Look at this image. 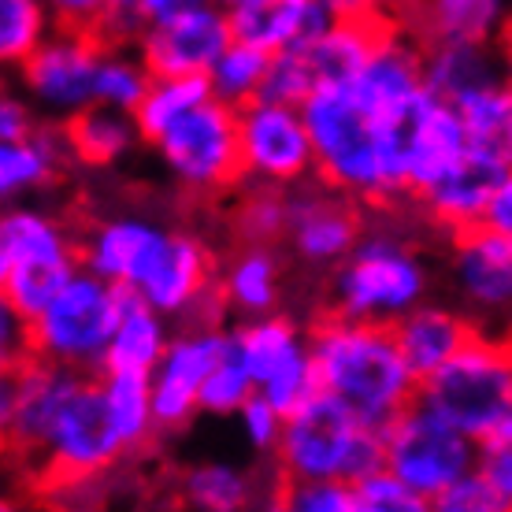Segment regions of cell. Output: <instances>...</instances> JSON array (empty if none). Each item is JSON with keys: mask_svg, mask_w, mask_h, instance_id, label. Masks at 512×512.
Here are the masks:
<instances>
[{"mask_svg": "<svg viewBox=\"0 0 512 512\" xmlns=\"http://www.w3.org/2000/svg\"><path fill=\"white\" fill-rule=\"evenodd\" d=\"M231 331L219 323H186L171 334L164 360L156 364L153 409L160 431H182L193 416H201V386L219 364Z\"/></svg>", "mask_w": 512, "mask_h": 512, "instance_id": "cell-15", "label": "cell"}, {"mask_svg": "<svg viewBox=\"0 0 512 512\" xmlns=\"http://www.w3.org/2000/svg\"><path fill=\"white\" fill-rule=\"evenodd\" d=\"M153 149L164 160L167 175L197 197L231 193L245 182L238 108H231L219 97H208L205 104H197L182 119H175L153 141Z\"/></svg>", "mask_w": 512, "mask_h": 512, "instance_id": "cell-10", "label": "cell"}, {"mask_svg": "<svg viewBox=\"0 0 512 512\" xmlns=\"http://www.w3.org/2000/svg\"><path fill=\"white\" fill-rule=\"evenodd\" d=\"M97 383H101L108 420L116 427V435L123 438L127 453H138V449L149 446L153 435L160 431L153 409V379L141 372H112V368H104L97 375Z\"/></svg>", "mask_w": 512, "mask_h": 512, "instance_id": "cell-31", "label": "cell"}, {"mask_svg": "<svg viewBox=\"0 0 512 512\" xmlns=\"http://www.w3.org/2000/svg\"><path fill=\"white\" fill-rule=\"evenodd\" d=\"M82 268L78 238L64 219L23 201L8 205L0 219V297L4 305L34 320Z\"/></svg>", "mask_w": 512, "mask_h": 512, "instance_id": "cell-6", "label": "cell"}, {"mask_svg": "<svg viewBox=\"0 0 512 512\" xmlns=\"http://www.w3.org/2000/svg\"><path fill=\"white\" fill-rule=\"evenodd\" d=\"M316 149V182L346 193L364 208L405 201L390 171L379 116H372L346 86H323L301 104Z\"/></svg>", "mask_w": 512, "mask_h": 512, "instance_id": "cell-3", "label": "cell"}, {"mask_svg": "<svg viewBox=\"0 0 512 512\" xmlns=\"http://www.w3.org/2000/svg\"><path fill=\"white\" fill-rule=\"evenodd\" d=\"M431 271L420 249L397 231L368 227L360 245L331 271L327 282V312L349 320L390 323L427 301Z\"/></svg>", "mask_w": 512, "mask_h": 512, "instance_id": "cell-5", "label": "cell"}, {"mask_svg": "<svg viewBox=\"0 0 512 512\" xmlns=\"http://www.w3.org/2000/svg\"><path fill=\"white\" fill-rule=\"evenodd\" d=\"M104 41L90 30L56 26L45 45L34 49L19 71V90L41 112L45 123H71L78 112L97 104V67Z\"/></svg>", "mask_w": 512, "mask_h": 512, "instance_id": "cell-12", "label": "cell"}, {"mask_svg": "<svg viewBox=\"0 0 512 512\" xmlns=\"http://www.w3.org/2000/svg\"><path fill=\"white\" fill-rule=\"evenodd\" d=\"M498 56H501V75H505V82L512 86V15H509V23L501 26V34H498Z\"/></svg>", "mask_w": 512, "mask_h": 512, "instance_id": "cell-50", "label": "cell"}, {"mask_svg": "<svg viewBox=\"0 0 512 512\" xmlns=\"http://www.w3.org/2000/svg\"><path fill=\"white\" fill-rule=\"evenodd\" d=\"M320 390L338 397L364 423L383 431L420 397V375L405 360L390 323L323 312L308 331Z\"/></svg>", "mask_w": 512, "mask_h": 512, "instance_id": "cell-2", "label": "cell"}, {"mask_svg": "<svg viewBox=\"0 0 512 512\" xmlns=\"http://www.w3.org/2000/svg\"><path fill=\"white\" fill-rule=\"evenodd\" d=\"M386 23L390 19H331L316 38L294 45L305 60L312 82H316V90L353 82V75L372 56Z\"/></svg>", "mask_w": 512, "mask_h": 512, "instance_id": "cell-24", "label": "cell"}, {"mask_svg": "<svg viewBox=\"0 0 512 512\" xmlns=\"http://www.w3.org/2000/svg\"><path fill=\"white\" fill-rule=\"evenodd\" d=\"M368 231L364 223V205L331 190V186H294L290 190V253L305 268L334 271L360 245Z\"/></svg>", "mask_w": 512, "mask_h": 512, "instance_id": "cell-16", "label": "cell"}, {"mask_svg": "<svg viewBox=\"0 0 512 512\" xmlns=\"http://www.w3.org/2000/svg\"><path fill=\"white\" fill-rule=\"evenodd\" d=\"M153 78L156 75L134 45H104L101 67H97V104H108L119 112H138Z\"/></svg>", "mask_w": 512, "mask_h": 512, "instance_id": "cell-35", "label": "cell"}, {"mask_svg": "<svg viewBox=\"0 0 512 512\" xmlns=\"http://www.w3.org/2000/svg\"><path fill=\"white\" fill-rule=\"evenodd\" d=\"M45 119L41 112L30 104L23 90L19 93H4V101H0V141H15V138H26V134H34Z\"/></svg>", "mask_w": 512, "mask_h": 512, "instance_id": "cell-44", "label": "cell"}, {"mask_svg": "<svg viewBox=\"0 0 512 512\" xmlns=\"http://www.w3.org/2000/svg\"><path fill=\"white\" fill-rule=\"evenodd\" d=\"M423 60H427V41L405 19H390L375 41L372 56L353 75L349 90L372 116L394 112L397 104L412 101L416 93L427 90Z\"/></svg>", "mask_w": 512, "mask_h": 512, "instance_id": "cell-19", "label": "cell"}, {"mask_svg": "<svg viewBox=\"0 0 512 512\" xmlns=\"http://www.w3.org/2000/svg\"><path fill=\"white\" fill-rule=\"evenodd\" d=\"M453 290L464 312L479 327L498 331L494 323L512 320V238L490 227H468L453 234Z\"/></svg>", "mask_w": 512, "mask_h": 512, "instance_id": "cell-17", "label": "cell"}, {"mask_svg": "<svg viewBox=\"0 0 512 512\" xmlns=\"http://www.w3.org/2000/svg\"><path fill=\"white\" fill-rule=\"evenodd\" d=\"M498 149L512 160V108L509 116H505V127H501V138H498Z\"/></svg>", "mask_w": 512, "mask_h": 512, "instance_id": "cell-51", "label": "cell"}, {"mask_svg": "<svg viewBox=\"0 0 512 512\" xmlns=\"http://www.w3.org/2000/svg\"><path fill=\"white\" fill-rule=\"evenodd\" d=\"M282 297V256L279 245L238 242L227 264L219 268V301L223 312L242 320L268 316L279 308Z\"/></svg>", "mask_w": 512, "mask_h": 512, "instance_id": "cell-23", "label": "cell"}, {"mask_svg": "<svg viewBox=\"0 0 512 512\" xmlns=\"http://www.w3.org/2000/svg\"><path fill=\"white\" fill-rule=\"evenodd\" d=\"M483 227L509 234V238H512V171L498 182V190H494V197H490L487 216H483Z\"/></svg>", "mask_w": 512, "mask_h": 512, "instance_id": "cell-48", "label": "cell"}, {"mask_svg": "<svg viewBox=\"0 0 512 512\" xmlns=\"http://www.w3.org/2000/svg\"><path fill=\"white\" fill-rule=\"evenodd\" d=\"M0 353H4V368L30 357V327L8 305H4V316H0Z\"/></svg>", "mask_w": 512, "mask_h": 512, "instance_id": "cell-47", "label": "cell"}, {"mask_svg": "<svg viewBox=\"0 0 512 512\" xmlns=\"http://www.w3.org/2000/svg\"><path fill=\"white\" fill-rule=\"evenodd\" d=\"M279 479H346L360 483L364 475L386 464L383 431L364 423L338 397L320 390L301 409L286 416L279 449H275Z\"/></svg>", "mask_w": 512, "mask_h": 512, "instance_id": "cell-4", "label": "cell"}, {"mask_svg": "<svg viewBox=\"0 0 512 512\" xmlns=\"http://www.w3.org/2000/svg\"><path fill=\"white\" fill-rule=\"evenodd\" d=\"M212 97V86H208V75H164L153 78V86L145 93V101L138 104V119L141 138L153 145L160 134H164L175 119H182L190 108L205 104Z\"/></svg>", "mask_w": 512, "mask_h": 512, "instance_id": "cell-34", "label": "cell"}, {"mask_svg": "<svg viewBox=\"0 0 512 512\" xmlns=\"http://www.w3.org/2000/svg\"><path fill=\"white\" fill-rule=\"evenodd\" d=\"M275 509L290 512H357V490L346 479H279Z\"/></svg>", "mask_w": 512, "mask_h": 512, "instance_id": "cell-38", "label": "cell"}, {"mask_svg": "<svg viewBox=\"0 0 512 512\" xmlns=\"http://www.w3.org/2000/svg\"><path fill=\"white\" fill-rule=\"evenodd\" d=\"M231 342L253 372L256 394H264L286 416L301 409L308 397L320 394V375L308 334L290 316L268 312L231 327Z\"/></svg>", "mask_w": 512, "mask_h": 512, "instance_id": "cell-13", "label": "cell"}, {"mask_svg": "<svg viewBox=\"0 0 512 512\" xmlns=\"http://www.w3.org/2000/svg\"><path fill=\"white\" fill-rule=\"evenodd\" d=\"M431 512H509L501 494L494 490L487 475L472 468L468 475H461L449 490H442L435 498V509Z\"/></svg>", "mask_w": 512, "mask_h": 512, "instance_id": "cell-43", "label": "cell"}, {"mask_svg": "<svg viewBox=\"0 0 512 512\" xmlns=\"http://www.w3.org/2000/svg\"><path fill=\"white\" fill-rule=\"evenodd\" d=\"M512 0H412L405 23L423 41H498Z\"/></svg>", "mask_w": 512, "mask_h": 512, "instance_id": "cell-27", "label": "cell"}, {"mask_svg": "<svg viewBox=\"0 0 512 512\" xmlns=\"http://www.w3.org/2000/svg\"><path fill=\"white\" fill-rule=\"evenodd\" d=\"M271 52L256 49L249 41L234 38L223 56H219L212 71H208V86H212V97L227 101L231 108H245L264 97L268 90V75H271Z\"/></svg>", "mask_w": 512, "mask_h": 512, "instance_id": "cell-32", "label": "cell"}, {"mask_svg": "<svg viewBox=\"0 0 512 512\" xmlns=\"http://www.w3.org/2000/svg\"><path fill=\"white\" fill-rule=\"evenodd\" d=\"M420 401L475 442L512 412V331L475 327L453 357L420 383Z\"/></svg>", "mask_w": 512, "mask_h": 512, "instance_id": "cell-8", "label": "cell"}, {"mask_svg": "<svg viewBox=\"0 0 512 512\" xmlns=\"http://www.w3.org/2000/svg\"><path fill=\"white\" fill-rule=\"evenodd\" d=\"M197 4H205V0H141L145 30H149V26H160V23H171V19H179L182 12L197 8Z\"/></svg>", "mask_w": 512, "mask_h": 512, "instance_id": "cell-49", "label": "cell"}, {"mask_svg": "<svg viewBox=\"0 0 512 512\" xmlns=\"http://www.w3.org/2000/svg\"><path fill=\"white\" fill-rule=\"evenodd\" d=\"M82 268L145 297L171 320L216 323L219 264L205 238L164 227L149 216H108L78 234Z\"/></svg>", "mask_w": 512, "mask_h": 512, "instance_id": "cell-1", "label": "cell"}, {"mask_svg": "<svg viewBox=\"0 0 512 512\" xmlns=\"http://www.w3.org/2000/svg\"><path fill=\"white\" fill-rule=\"evenodd\" d=\"M212 4H223V8H231L234 0H212Z\"/></svg>", "mask_w": 512, "mask_h": 512, "instance_id": "cell-53", "label": "cell"}, {"mask_svg": "<svg viewBox=\"0 0 512 512\" xmlns=\"http://www.w3.org/2000/svg\"><path fill=\"white\" fill-rule=\"evenodd\" d=\"M423 78L427 90L449 104H461L464 97L505 82L494 41H427Z\"/></svg>", "mask_w": 512, "mask_h": 512, "instance_id": "cell-25", "label": "cell"}, {"mask_svg": "<svg viewBox=\"0 0 512 512\" xmlns=\"http://www.w3.org/2000/svg\"><path fill=\"white\" fill-rule=\"evenodd\" d=\"M453 108L461 112L464 127H468L472 141H479V145H494V149H498L501 127H505V116H509V108H512V86L509 82L487 86V90L464 97V101L453 104Z\"/></svg>", "mask_w": 512, "mask_h": 512, "instance_id": "cell-40", "label": "cell"}, {"mask_svg": "<svg viewBox=\"0 0 512 512\" xmlns=\"http://www.w3.org/2000/svg\"><path fill=\"white\" fill-rule=\"evenodd\" d=\"M179 501L197 512H242L268 505L260 498V479L231 461H201L179 475Z\"/></svg>", "mask_w": 512, "mask_h": 512, "instance_id": "cell-30", "label": "cell"}, {"mask_svg": "<svg viewBox=\"0 0 512 512\" xmlns=\"http://www.w3.org/2000/svg\"><path fill=\"white\" fill-rule=\"evenodd\" d=\"M475 468L494 483V490L505 501V509L512 512V412L494 431L479 438V461H475Z\"/></svg>", "mask_w": 512, "mask_h": 512, "instance_id": "cell-41", "label": "cell"}, {"mask_svg": "<svg viewBox=\"0 0 512 512\" xmlns=\"http://www.w3.org/2000/svg\"><path fill=\"white\" fill-rule=\"evenodd\" d=\"M409 4L412 0H401V19H405V12H409Z\"/></svg>", "mask_w": 512, "mask_h": 512, "instance_id": "cell-52", "label": "cell"}, {"mask_svg": "<svg viewBox=\"0 0 512 512\" xmlns=\"http://www.w3.org/2000/svg\"><path fill=\"white\" fill-rule=\"evenodd\" d=\"M67 164H75V153L60 123H41L26 138L0 141V197L15 205L30 193L49 190L60 182Z\"/></svg>", "mask_w": 512, "mask_h": 512, "instance_id": "cell-22", "label": "cell"}, {"mask_svg": "<svg viewBox=\"0 0 512 512\" xmlns=\"http://www.w3.org/2000/svg\"><path fill=\"white\" fill-rule=\"evenodd\" d=\"M238 141L245 182L294 190L316 179V149L301 104L260 97L238 108Z\"/></svg>", "mask_w": 512, "mask_h": 512, "instance_id": "cell-14", "label": "cell"}, {"mask_svg": "<svg viewBox=\"0 0 512 512\" xmlns=\"http://www.w3.org/2000/svg\"><path fill=\"white\" fill-rule=\"evenodd\" d=\"M357 490V512H431V501L420 498L416 490L390 468H375L372 475H364Z\"/></svg>", "mask_w": 512, "mask_h": 512, "instance_id": "cell-39", "label": "cell"}, {"mask_svg": "<svg viewBox=\"0 0 512 512\" xmlns=\"http://www.w3.org/2000/svg\"><path fill=\"white\" fill-rule=\"evenodd\" d=\"M234 41L231 12L223 4H197L179 19L149 26L134 49L156 78L164 75H208L223 49Z\"/></svg>", "mask_w": 512, "mask_h": 512, "instance_id": "cell-18", "label": "cell"}, {"mask_svg": "<svg viewBox=\"0 0 512 512\" xmlns=\"http://www.w3.org/2000/svg\"><path fill=\"white\" fill-rule=\"evenodd\" d=\"M512 171V160L498 153L494 145H479L472 141V149L461 156V164L449 171L446 179H438L431 190L420 197V208L431 216L435 227L453 238V234L479 227L487 216V205L498 182Z\"/></svg>", "mask_w": 512, "mask_h": 512, "instance_id": "cell-20", "label": "cell"}, {"mask_svg": "<svg viewBox=\"0 0 512 512\" xmlns=\"http://www.w3.org/2000/svg\"><path fill=\"white\" fill-rule=\"evenodd\" d=\"M123 301H127V290L101 279L97 271L78 268L75 279L34 320H26L30 357L82 375H101L116 323L123 316Z\"/></svg>", "mask_w": 512, "mask_h": 512, "instance_id": "cell-7", "label": "cell"}, {"mask_svg": "<svg viewBox=\"0 0 512 512\" xmlns=\"http://www.w3.org/2000/svg\"><path fill=\"white\" fill-rule=\"evenodd\" d=\"M67 145L75 153V164L82 167H112L134 153L141 138V127L134 112H119L108 104H90L71 123H64Z\"/></svg>", "mask_w": 512, "mask_h": 512, "instance_id": "cell-29", "label": "cell"}, {"mask_svg": "<svg viewBox=\"0 0 512 512\" xmlns=\"http://www.w3.org/2000/svg\"><path fill=\"white\" fill-rule=\"evenodd\" d=\"M171 334H175L171 331V316H164L160 308H153L145 297L127 294L104 368H112V372L153 375L156 364L164 360L167 346H171Z\"/></svg>", "mask_w": 512, "mask_h": 512, "instance_id": "cell-28", "label": "cell"}, {"mask_svg": "<svg viewBox=\"0 0 512 512\" xmlns=\"http://www.w3.org/2000/svg\"><path fill=\"white\" fill-rule=\"evenodd\" d=\"M52 8V19L60 26H71V30H90L97 34L104 12L112 0H45Z\"/></svg>", "mask_w": 512, "mask_h": 512, "instance_id": "cell-45", "label": "cell"}, {"mask_svg": "<svg viewBox=\"0 0 512 512\" xmlns=\"http://www.w3.org/2000/svg\"><path fill=\"white\" fill-rule=\"evenodd\" d=\"M386 468L397 472L420 498L431 501L449 490L461 475H468L479 461V442L464 435L457 423H449L442 412L423 405L420 397L397 420L383 427Z\"/></svg>", "mask_w": 512, "mask_h": 512, "instance_id": "cell-11", "label": "cell"}, {"mask_svg": "<svg viewBox=\"0 0 512 512\" xmlns=\"http://www.w3.org/2000/svg\"><path fill=\"white\" fill-rule=\"evenodd\" d=\"M231 227L234 242H286V234H290V190L264 186V182H245L242 197L234 201Z\"/></svg>", "mask_w": 512, "mask_h": 512, "instance_id": "cell-33", "label": "cell"}, {"mask_svg": "<svg viewBox=\"0 0 512 512\" xmlns=\"http://www.w3.org/2000/svg\"><path fill=\"white\" fill-rule=\"evenodd\" d=\"M479 323L468 312H453L446 305H431L423 301L394 323L397 346L405 353V360L412 364V372L420 375V383L427 375H435L457 349L475 334Z\"/></svg>", "mask_w": 512, "mask_h": 512, "instance_id": "cell-26", "label": "cell"}, {"mask_svg": "<svg viewBox=\"0 0 512 512\" xmlns=\"http://www.w3.org/2000/svg\"><path fill=\"white\" fill-rule=\"evenodd\" d=\"M52 8L45 0H0V60L19 67L34 49L45 45L56 30Z\"/></svg>", "mask_w": 512, "mask_h": 512, "instance_id": "cell-36", "label": "cell"}, {"mask_svg": "<svg viewBox=\"0 0 512 512\" xmlns=\"http://www.w3.org/2000/svg\"><path fill=\"white\" fill-rule=\"evenodd\" d=\"M234 420H238V427H242L245 446L256 449V453H264V457H275L279 438H282V427H286V412L275 409L264 394H253L242 405V412H238Z\"/></svg>", "mask_w": 512, "mask_h": 512, "instance_id": "cell-42", "label": "cell"}, {"mask_svg": "<svg viewBox=\"0 0 512 512\" xmlns=\"http://www.w3.org/2000/svg\"><path fill=\"white\" fill-rule=\"evenodd\" d=\"M123 457H127V446L108 420L101 383L97 375H82L52 416L38 453L23 468L38 475L41 483L78 487L108 475Z\"/></svg>", "mask_w": 512, "mask_h": 512, "instance_id": "cell-9", "label": "cell"}, {"mask_svg": "<svg viewBox=\"0 0 512 512\" xmlns=\"http://www.w3.org/2000/svg\"><path fill=\"white\" fill-rule=\"evenodd\" d=\"M331 19H401V0H320Z\"/></svg>", "mask_w": 512, "mask_h": 512, "instance_id": "cell-46", "label": "cell"}, {"mask_svg": "<svg viewBox=\"0 0 512 512\" xmlns=\"http://www.w3.org/2000/svg\"><path fill=\"white\" fill-rule=\"evenodd\" d=\"M256 394L253 372L245 368L242 353L234 349V342L227 338V349L219 364L212 368V375L201 386V416H216V420H227V416H238L242 405Z\"/></svg>", "mask_w": 512, "mask_h": 512, "instance_id": "cell-37", "label": "cell"}, {"mask_svg": "<svg viewBox=\"0 0 512 512\" xmlns=\"http://www.w3.org/2000/svg\"><path fill=\"white\" fill-rule=\"evenodd\" d=\"M227 12H231L234 38L249 41L271 56L316 38L331 23L320 0H234Z\"/></svg>", "mask_w": 512, "mask_h": 512, "instance_id": "cell-21", "label": "cell"}]
</instances>
